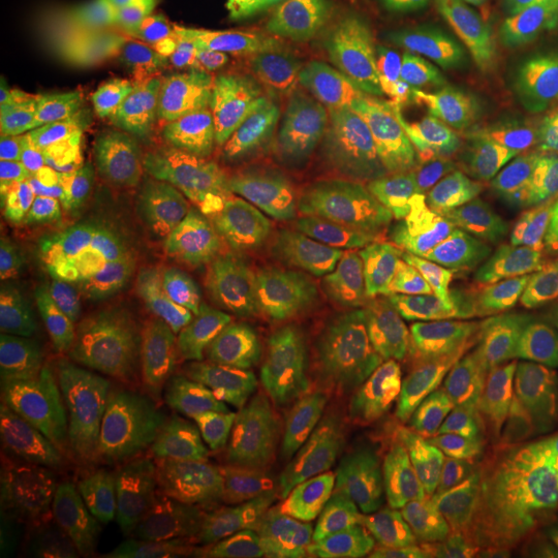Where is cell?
Masks as SVG:
<instances>
[{
    "label": "cell",
    "instance_id": "obj_8",
    "mask_svg": "<svg viewBox=\"0 0 558 558\" xmlns=\"http://www.w3.org/2000/svg\"><path fill=\"white\" fill-rule=\"evenodd\" d=\"M379 418L371 391L338 364L300 360L279 385V435L300 463L320 478H331L352 458Z\"/></svg>",
    "mask_w": 558,
    "mask_h": 558
},
{
    "label": "cell",
    "instance_id": "obj_40",
    "mask_svg": "<svg viewBox=\"0 0 558 558\" xmlns=\"http://www.w3.org/2000/svg\"><path fill=\"white\" fill-rule=\"evenodd\" d=\"M354 92H356V77H354L352 69L348 66L345 73H339V75H333L329 80L320 81L315 87L306 89L304 94L308 96V100L317 104L325 112L336 117L352 101Z\"/></svg>",
    "mask_w": 558,
    "mask_h": 558
},
{
    "label": "cell",
    "instance_id": "obj_5",
    "mask_svg": "<svg viewBox=\"0 0 558 558\" xmlns=\"http://www.w3.org/2000/svg\"><path fill=\"white\" fill-rule=\"evenodd\" d=\"M428 158L412 141L345 147L323 161L315 234L338 246L420 216Z\"/></svg>",
    "mask_w": 558,
    "mask_h": 558
},
{
    "label": "cell",
    "instance_id": "obj_46",
    "mask_svg": "<svg viewBox=\"0 0 558 558\" xmlns=\"http://www.w3.org/2000/svg\"><path fill=\"white\" fill-rule=\"evenodd\" d=\"M544 502H546V509H548L555 518H558V465L553 470V476H550L546 495H544Z\"/></svg>",
    "mask_w": 558,
    "mask_h": 558
},
{
    "label": "cell",
    "instance_id": "obj_29",
    "mask_svg": "<svg viewBox=\"0 0 558 558\" xmlns=\"http://www.w3.org/2000/svg\"><path fill=\"white\" fill-rule=\"evenodd\" d=\"M120 401L100 393L73 391L50 439L52 447H94L122 435Z\"/></svg>",
    "mask_w": 558,
    "mask_h": 558
},
{
    "label": "cell",
    "instance_id": "obj_15",
    "mask_svg": "<svg viewBox=\"0 0 558 558\" xmlns=\"http://www.w3.org/2000/svg\"><path fill=\"white\" fill-rule=\"evenodd\" d=\"M232 27L234 20L216 0H182L112 36L104 44L101 64L108 75H117L141 66L221 57L230 52Z\"/></svg>",
    "mask_w": 558,
    "mask_h": 558
},
{
    "label": "cell",
    "instance_id": "obj_21",
    "mask_svg": "<svg viewBox=\"0 0 558 558\" xmlns=\"http://www.w3.org/2000/svg\"><path fill=\"white\" fill-rule=\"evenodd\" d=\"M166 265L85 299L92 329L119 345H141L166 333Z\"/></svg>",
    "mask_w": 558,
    "mask_h": 558
},
{
    "label": "cell",
    "instance_id": "obj_41",
    "mask_svg": "<svg viewBox=\"0 0 558 558\" xmlns=\"http://www.w3.org/2000/svg\"><path fill=\"white\" fill-rule=\"evenodd\" d=\"M274 558H325V544L313 534H290L279 539Z\"/></svg>",
    "mask_w": 558,
    "mask_h": 558
},
{
    "label": "cell",
    "instance_id": "obj_2",
    "mask_svg": "<svg viewBox=\"0 0 558 558\" xmlns=\"http://www.w3.org/2000/svg\"><path fill=\"white\" fill-rule=\"evenodd\" d=\"M288 339L308 359L354 375L410 430L433 428L465 393L459 356L430 325L348 294L294 306Z\"/></svg>",
    "mask_w": 558,
    "mask_h": 558
},
{
    "label": "cell",
    "instance_id": "obj_27",
    "mask_svg": "<svg viewBox=\"0 0 558 558\" xmlns=\"http://www.w3.org/2000/svg\"><path fill=\"white\" fill-rule=\"evenodd\" d=\"M348 66V52H341L338 41L327 29L304 27L257 73L306 92L320 81L345 73Z\"/></svg>",
    "mask_w": 558,
    "mask_h": 558
},
{
    "label": "cell",
    "instance_id": "obj_9",
    "mask_svg": "<svg viewBox=\"0 0 558 558\" xmlns=\"http://www.w3.org/2000/svg\"><path fill=\"white\" fill-rule=\"evenodd\" d=\"M255 75L244 62L211 57L131 69L106 81L133 122L156 133H182L239 110Z\"/></svg>",
    "mask_w": 558,
    "mask_h": 558
},
{
    "label": "cell",
    "instance_id": "obj_48",
    "mask_svg": "<svg viewBox=\"0 0 558 558\" xmlns=\"http://www.w3.org/2000/svg\"><path fill=\"white\" fill-rule=\"evenodd\" d=\"M104 558H117V557H108V555H104Z\"/></svg>",
    "mask_w": 558,
    "mask_h": 558
},
{
    "label": "cell",
    "instance_id": "obj_28",
    "mask_svg": "<svg viewBox=\"0 0 558 558\" xmlns=\"http://www.w3.org/2000/svg\"><path fill=\"white\" fill-rule=\"evenodd\" d=\"M50 513L38 493L15 474L0 480V557L36 555L50 532Z\"/></svg>",
    "mask_w": 558,
    "mask_h": 558
},
{
    "label": "cell",
    "instance_id": "obj_45",
    "mask_svg": "<svg viewBox=\"0 0 558 558\" xmlns=\"http://www.w3.org/2000/svg\"><path fill=\"white\" fill-rule=\"evenodd\" d=\"M216 2L228 17L240 20V17L251 15V13L260 11V9H265L274 2H279V0H216Z\"/></svg>",
    "mask_w": 558,
    "mask_h": 558
},
{
    "label": "cell",
    "instance_id": "obj_18",
    "mask_svg": "<svg viewBox=\"0 0 558 558\" xmlns=\"http://www.w3.org/2000/svg\"><path fill=\"white\" fill-rule=\"evenodd\" d=\"M182 236L177 221L161 218L154 228L133 239L89 248L71 259L60 260L54 271L69 290L81 299H92L141 274L168 265L179 253Z\"/></svg>",
    "mask_w": 558,
    "mask_h": 558
},
{
    "label": "cell",
    "instance_id": "obj_25",
    "mask_svg": "<svg viewBox=\"0 0 558 558\" xmlns=\"http://www.w3.org/2000/svg\"><path fill=\"white\" fill-rule=\"evenodd\" d=\"M317 0H279L251 15L234 20L230 52L259 71L278 57L283 44L304 29Z\"/></svg>",
    "mask_w": 558,
    "mask_h": 558
},
{
    "label": "cell",
    "instance_id": "obj_42",
    "mask_svg": "<svg viewBox=\"0 0 558 558\" xmlns=\"http://www.w3.org/2000/svg\"><path fill=\"white\" fill-rule=\"evenodd\" d=\"M325 558H385L364 539L343 534L325 544Z\"/></svg>",
    "mask_w": 558,
    "mask_h": 558
},
{
    "label": "cell",
    "instance_id": "obj_30",
    "mask_svg": "<svg viewBox=\"0 0 558 558\" xmlns=\"http://www.w3.org/2000/svg\"><path fill=\"white\" fill-rule=\"evenodd\" d=\"M558 7V0H456L459 38L476 41L499 36L519 23Z\"/></svg>",
    "mask_w": 558,
    "mask_h": 558
},
{
    "label": "cell",
    "instance_id": "obj_36",
    "mask_svg": "<svg viewBox=\"0 0 558 558\" xmlns=\"http://www.w3.org/2000/svg\"><path fill=\"white\" fill-rule=\"evenodd\" d=\"M44 299H46V269L2 271L0 320L40 323Z\"/></svg>",
    "mask_w": 558,
    "mask_h": 558
},
{
    "label": "cell",
    "instance_id": "obj_20",
    "mask_svg": "<svg viewBox=\"0 0 558 558\" xmlns=\"http://www.w3.org/2000/svg\"><path fill=\"white\" fill-rule=\"evenodd\" d=\"M77 191L46 205L0 211L2 271H41L60 263L75 220Z\"/></svg>",
    "mask_w": 558,
    "mask_h": 558
},
{
    "label": "cell",
    "instance_id": "obj_44",
    "mask_svg": "<svg viewBox=\"0 0 558 558\" xmlns=\"http://www.w3.org/2000/svg\"><path fill=\"white\" fill-rule=\"evenodd\" d=\"M511 558H558V536L538 534L511 546Z\"/></svg>",
    "mask_w": 558,
    "mask_h": 558
},
{
    "label": "cell",
    "instance_id": "obj_13",
    "mask_svg": "<svg viewBox=\"0 0 558 558\" xmlns=\"http://www.w3.org/2000/svg\"><path fill=\"white\" fill-rule=\"evenodd\" d=\"M557 239V214L536 199L488 240L453 281L447 290L449 315L480 319L523 296L546 271Z\"/></svg>",
    "mask_w": 558,
    "mask_h": 558
},
{
    "label": "cell",
    "instance_id": "obj_1",
    "mask_svg": "<svg viewBox=\"0 0 558 558\" xmlns=\"http://www.w3.org/2000/svg\"><path fill=\"white\" fill-rule=\"evenodd\" d=\"M77 502L101 553L117 558L179 557L218 525L263 511L230 461L191 445L85 474Z\"/></svg>",
    "mask_w": 558,
    "mask_h": 558
},
{
    "label": "cell",
    "instance_id": "obj_7",
    "mask_svg": "<svg viewBox=\"0 0 558 558\" xmlns=\"http://www.w3.org/2000/svg\"><path fill=\"white\" fill-rule=\"evenodd\" d=\"M442 497L439 468L410 428L380 414L375 430L331 476L333 509L383 532L422 525Z\"/></svg>",
    "mask_w": 558,
    "mask_h": 558
},
{
    "label": "cell",
    "instance_id": "obj_3",
    "mask_svg": "<svg viewBox=\"0 0 558 558\" xmlns=\"http://www.w3.org/2000/svg\"><path fill=\"white\" fill-rule=\"evenodd\" d=\"M521 170L490 149H440L428 158L420 203L433 288L447 292L480 248L536 203Z\"/></svg>",
    "mask_w": 558,
    "mask_h": 558
},
{
    "label": "cell",
    "instance_id": "obj_33",
    "mask_svg": "<svg viewBox=\"0 0 558 558\" xmlns=\"http://www.w3.org/2000/svg\"><path fill=\"white\" fill-rule=\"evenodd\" d=\"M269 530L267 513L260 511L251 518L218 525L174 558H260L269 544Z\"/></svg>",
    "mask_w": 558,
    "mask_h": 558
},
{
    "label": "cell",
    "instance_id": "obj_32",
    "mask_svg": "<svg viewBox=\"0 0 558 558\" xmlns=\"http://www.w3.org/2000/svg\"><path fill=\"white\" fill-rule=\"evenodd\" d=\"M64 352L41 323L0 320V383L2 389L20 377L27 366L59 359Z\"/></svg>",
    "mask_w": 558,
    "mask_h": 558
},
{
    "label": "cell",
    "instance_id": "obj_43",
    "mask_svg": "<svg viewBox=\"0 0 558 558\" xmlns=\"http://www.w3.org/2000/svg\"><path fill=\"white\" fill-rule=\"evenodd\" d=\"M532 59L536 60L542 69L558 75V13L555 15V20L548 23V27L542 32V36L532 50Z\"/></svg>",
    "mask_w": 558,
    "mask_h": 558
},
{
    "label": "cell",
    "instance_id": "obj_17",
    "mask_svg": "<svg viewBox=\"0 0 558 558\" xmlns=\"http://www.w3.org/2000/svg\"><path fill=\"white\" fill-rule=\"evenodd\" d=\"M166 191L160 182L77 191L75 220L62 260L101 244L133 239L163 218Z\"/></svg>",
    "mask_w": 558,
    "mask_h": 558
},
{
    "label": "cell",
    "instance_id": "obj_22",
    "mask_svg": "<svg viewBox=\"0 0 558 558\" xmlns=\"http://www.w3.org/2000/svg\"><path fill=\"white\" fill-rule=\"evenodd\" d=\"M269 177V166L251 158H221L184 189L189 221L199 236H220Z\"/></svg>",
    "mask_w": 558,
    "mask_h": 558
},
{
    "label": "cell",
    "instance_id": "obj_19",
    "mask_svg": "<svg viewBox=\"0 0 558 558\" xmlns=\"http://www.w3.org/2000/svg\"><path fill=\"white\" fill-rule=\"evenodd\" d=\"M186 354L189 341L180 327L141 345H120L119 368L129 383L122 408L129 418H160L179 391Z\"/></svg>",
    "mask_w": 558,
    "mask_h": 558
},
{
    "label": "cell",
    "instance_id": "obj_31",
    "mask_svg": "<svg viewBox=\"0 0 558 558\" xmlns=\"http://www.w3.org/2000/svg\"><path fill=\"white\" fill-rule=\"evenodd\" d=\"M352 73L356 77V92L338 114L341 126L356 137L379 135L380 140L405 141L393 114V92L385 83L360 75L354 69Z\"/></svg>",
    "mask_w": 558,
    "mask_h": 558
},
{
    "label": "cell",
    "instance_id": "obj_26",
    "mask_svg": "<svg viewBox=\"0 0 558 558\" xmlns=\"http://www.w3.org/2000/svg\"><path fill=\"white\" fill-rule=\"evenodd\" d=\"M500 133L509 151L527 170L558 186V100L507 110Z\"/></svg>",
    "mask_w": 558,
    "mask_h": 558
},
{
    "label": "cell",
    "instance_id": "obj_38",
    "mask_svg": "<svg viewBox=\"0 0 558 558\" xmlns=\"http://www.w3.org/2000/svg\"><path fill=\"white\" fill-rule=\"evenodd\" d=\"M59 364L64 379L69 383V387L73 391H85V393H100V396H110L117 398L122 405V401L126 399L129 393V383L126 377L120 368L114 371H106V373H98V371H89L77 360L73 359L71 354L62 352L59 359H54Z\"/></svg>",
    "mask_w": 558,
    "mask_h": 558
},
{
    "label": "cell",
    "instance_id": "obj_10",
    "mask_svg": "<svg viewBox=\"0 0 558 558\" xmlns=\"http://www.w3.org/2000/svg\"><path fill=\"white\" fill-rule=\"evenodd\" d=\"M323 158L306 151L269 166V177L221 232V244L251 265L281 276L299 269L315 230Z\"/></svg>",
    "mask_w": 558,
    "mask_h": 558
},
{
    "label": "cell",
    "instance_id": "obj_35",
    "mask_svg": "<svg viewBox=\"0 0 558 558\" xmlns=\"http://www.w3.org/2000/svg\"><path fill=\"white\" fill-rule=\"evenodd\" d=\"M393 114L405 141L426 143L437 140L458 122V112L447 104L399 94H393Z\"/></svg>",
    "mask_w": 558,
    "mask_h": 558
},
{
    "label": "cell",
    "instance_id": "obj_11",
    "mask_svg": "<svg viewBox=\"0 0 558 558\" xmlns=\"http://www.w3.org/2000/svg\"><path fill=\"white\" fill-rule=\"evenodd\" d=\"M350 66L385 83L393 94L439 101L465 110H513L534 101L558 100V83L513 64L424 62L348 50Z\"/></svg>",
    "mask_w": 558,
    "mask_h": 558
},
{
    "label": "cell",
    "instance_id": "obj_47",
    "mask_svg": "<svg viewBox=\"0 0 558 558\" xmlns=\"http://www.w3.org/2000/svg\"><path fill=\"white\" fill-rule=\"evenodd\" d=\"M557 296H558V267H557Z\"/></svg>",
    "mask_w": 558,
    "mask_h": 558
},
{
    "label": "cell",
    "instance_id": "obj_6",
    "mask_svg": "<svg viewBox=\"0 0 558 558\" xmlns=\"http://www.w3.org/2000/svg\"><path fill=\"white\" fill-rule=\"evenodd\" d=\"M426 451L465 499L518 497L536 478L539 440L497 401L461 393L426 435Z\"/></svg>",
    "mask_w": 558,
    "mask_h": 558
},
{
    "label": "cell",
    "instance_id": "obj_4",
    "mask_svg": "<svg viewBox=\"0 0 558 558\" xmlns=\"http://www.w3.org/2000/svg\"><path fill=\"white\" fill-rule=\"evenodd\" d=\"M189 315L201 352L228 371L271 373L283 356V304L274 281L251 265H201L189 283Z\"/></svg>",
    "mask_w": 558,
    "mask_h": 558
},
{
    "label": "cell",
    "instance_id": "obj_37",
    "mask_svg": "<svg viewBox=\"0 0 558 558\" xmlns=\"http://www.w3.org/2000/svg\"><path fill=\"white\" fill-rule=\"evenodd\" d=\"M73 191H64L54 184H48L38 179H20L7 158H2V174H0V211L17 209V207H34L46 205L52 201L62 199Z\"/></svg>",
    "mask_w": 558,
    "mask_h": 558
},
{
    "label": "cell",
    "instance_id": "obj_24",
    "mask_svg": "<svg viewBox=\"0 0 558 558\" xmlns=\"http://www.w3.org/2000/svg\"><path fill=\"white\" fill-rule=\"evenodd\" d=\"M412 558H511V548L474 511L449 509L422 523Z\"/></svg>",
    "mask_w": 558,
    "mask_h": 558
},
{
    "label": "cell",
    "instance_id": "obj_12",
    "mask_svg": "<svg viewBox=\"0 0 558 558\" xmlns=\"http://www.w3.org/2000/svg\"><path fill=\"white\" fill-rule=\"evenodd\" d=\"M325 271L341 294L414 317L433 286L430 248L420 216L380 226L333 246Z\"/></svg>",
    "mask_w": 558,
    "mask_h": 558
},
{
    "label": "cell",
    "instance_id": "obj_23",
    "mask_svg": "<svg viewBox=\"0 0 558 558\" xmlns=\"http://www.w3.org/2000/svg\"><path fill=\"white\" fill-rule=\"evenodd\" d=\"M73 389L54 360L27 366L2 389V408L11 437L25 447L50 442Z\"/></svg>",
    "mask_w": 558,
    "mask_h": 558
},
{
    "label": "cell",
    "instance_id": "obj_39",
    "mask_svg": "<svg viewBox=\"0 0 558 558\" xmlns=\"http://www.w3.org/2000/svg\"><path fill=\"white\" fill-rule=\"evenodd\" d=\"M66 354H71L73 359L83 364L89 371H98V373H106V371H114L119 368L120 345L104 338L96 331H89L87 336L73 343L71 348L64 350Z\"/></svg>",
    "mask_w": 558,
    "mask_h": 558
},
{
    "label": "cell",
    "instance_id": "obj_34",
    "mask_svg": "<svg viewBox=\"0 0 558 558\" xmlns=\"http://www.w3.org/2000/svg\"><path fill=\"white\" fill-rule=\"evenodd\" d=\"M40 323L64 350L94 331L87 302L64 286L54 267L46 269V299Z\"/></svg>",
    "mask_w": 558,
    "mask_h": 558
},
{
    "label": "cell",
    "instance_id": "obj_14",
    "mask_svg": "<svg viewBox=\"0 0 558 558\" xmlns=\"http://www.w3.org/2000/svg\"><path fill=\"white\" fill-rule=\"evenodd\" d=\"M459 379L532 428L558 440V345L544 339H497L458 359Z\"/></svg>",
    "mask_w": 558,
    "mask_h": 558
},
{
    "label": "cell",
    "instance_id": "obj_16",
    "mask_svg": "<svg viewBox=\"0 0 558 558\" xmlns=\"http://www.w3.org/2000/svg\"><path fill=\"white\" fill-rule=\"evenodd\" d=\"M239 110L263 140L269 166L311 151L333 126V114L308 100L302 89L260 73L248 85Z\"/></svg>",
    "mask_w": 558,
    "mask_h": 558
}]
</instances>
